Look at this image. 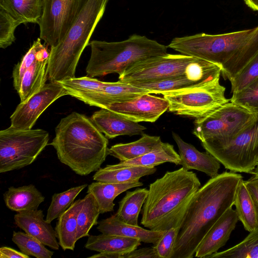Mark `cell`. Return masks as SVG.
I'll return each mask as SVG.
<instances>
[{
  "label": "cell",
  "mask_w": 258,
  "mask_h": 258,
  "mask_svg": "<svg viewBox=\"0 0 258 258\" xmlns=\"http://www.w3.org/2000/svg\"><path fill=\"white\" fill-rule=\"evenodd\" d=\"M242 176L224 172L211 177L196 192L185 214L171 258H192L208 231L233 206Z\"/></svg>",
  "instance_id": "1"
},
{
  "label": "cell",
  "mask_w": 258,
  "mask_h": 258,
  "mask_svg": "<svg viewBox=\"0 0 258 258\" xmlns=\"http://www.w3.org/2000/svg\"><path fill=\"white\" fill-rule=\"evenodd\" d=\"M167 47L180 54L220 65L222 75L229 81L258 52V26L221 34L201 33L176 37Z\"/></svg>",
  "instance_id": "2"
},
{
  "label": "cell",
  "mask_w": 258,
  "mask_h": 258,
  "mask_svg": "<svg viewBox=\"0 0 258 258\" xmlns=\"http://www.w3.org/2000/svg\"><path fill=\"white\" fill-rule=\"evenodd\" d=\"M201 185L197 174L182 167L167 171L150 184L141 224L153 231L181 227L187 207Z\"/></svg>",
  "instance_id": "3"
},
{
  "label": "cell",
  "mask_w": 258,
  "mask_h": 258,
  "mask_svg": "<svg viewBox=\"0 0 258 258\" xmlns=\"http://www.w3.org/2000/svg\"><path fill=\"white\" fill-rule=\"evenodd\" d=\"M49 145L61 163L81 176L97 171L109 155L108 139L90 118L76 112L60 120Z\"/></svg>",
  "instance_id": "4"
},
{
  "label": "cell",
  "mask_w": 258,
  "mask_h": 258,
  "mask_svg": "<svg viewBox=\"0 0 258 258\" xmlns=\"http://www.w3.org/2000/svg\"><path fill=\"white\" fill-rule=\"evenodd\" d=\"M110 0H80L75 19L63 39L50 48L47 79L58 82L75 77L81 54L102 19Z\"/></svg>",
  "instance_id": "5"
},
{
  "label": "cell",
  "mask_w": 258,
  "mask_h": 258,
  "mask_svg": "<svg viewBox=\"0 0 258 258\" xmlns=\"http://www.w3.org/2000/svg\"><path fill=\"white\" fill-rule=\"evenodd\" d=\"M91 55L86 69L89 77L122 74L142 60L167 53V46L146 36L133 34L117 42L93 40L89 43Z\"/></svg>",
  "instance_id": "6"
},
{
  "label": "cell",
  "mask_w": 258,
  "mask_h": 258,
  "mask_svg": "<svg viewBox=\"0 0 258 258\" xmlns=\"http://www.w3.org/2000/svg\"><path fill=\"white\" fill-rule=\"evenodd\" d=\"M221 75L193 87L164 92L168 110L175 114L194 118L205 117L230 101L225 96Z\"/></svg>",
  "instance_id": "7"
},
{
  "label": "cell",
  "mask_w": 258,
  "mask_h": 258,
  "mask_svg": "<svg viewBox=\"0 0 258 258\" xmlns=\"http://www.w3.org/2000/svg\"><path fill=\"white\" fill-rule=\"evenodd\" d=\"M258 110L231 101L203 118L195 119L192 134L201 142L230 140L252 126Z\"/></svg>",
  "instance_id": "8"
},
{
  "label": "cell",
  "mask_w": 258,
  "mask_h": 258,
  "mask_svg": "<svg viewBox=\"0 0 258 258\" xmlns=\"http://www.w3.org/2000/svg\"><path fill=\"white\" fill-rule=\"evenodd\" d=\"M48 133L42 129L22 130L10 126L0 131V173L32 164L48 145Z\"/></svg>",
  "instance_id": "9"
},
{
  "label": "cell",
  "mask_w": 258,
  "mask_h": 258,
  "mask_svg": "<svg viewBox=\"0 0 258 258\" xmlns=\"http://www.w3.org/2000/svg\"><path fill=\"white\" fill-rule=\"evenodd\" d=\"M201 144L225 168L251 174L258 163V118L252 126L230 140L206 141Z\"/></svg>",
  "instance_id": "10"
},
{
  "label": "cell",
  "mask_w": 258,
  "mask_h": 258,
  "mask_svg": "<svg viewBox=\"0 0 258 258\" xmlns=\"http://www.w3.org/2000/svg\"><path fill=\"white\" fill-rule=\"evenodd\" d=\"M196 57L166 53L151 57L134 64L119 75V81L135 83L185 76L188 64Z\"/></svg>",
  "instance_id": "11"
},
{
  "label": "cell",
  "mask_w": 258,
  "mask_h": 258,
  "mask_svg": "<svg viewBox=\"0 0 258 258\" xmlns=\"http://www.w3.org/2000/svg\"><path fill=\"white\" fill-rule=\"evenodd\" d=\"M80 0H42V13L38 24L40 38L50 48L64 37L76 16Z\"/></svg>",
  "instance_id": "12"
},
{
  "label": "cell",
  "mask_w": 258,
  "mask_h": 258,
  "mask_svg": "<svg viewBox=\"0 0 258 258\" xmlns=\"http://www.w3.org/2000/svg\"><path fill=\"white\" fill-rule=\"evenodd\" d=\"M68 95L58 82H50L24 102H20L10 117L11 126L29 130L43 111L59 98Z\"/></svg>",
  "instance_id": "13"
},
{
  "label": "cell",
  "mask_w": 258,
  "mask_h": 258,
  "mask_svg": "<svg viewBox=\"0 0 258 258\" xmlns=\"http://www.w3.org/2000/svg\"><path fill=\"white\" fill-rule=\"evenodd\" d=\"M169 108L163 97L146 93L127 101L113 103L107 106L120 116L136 122H155Z\"/></svg>",
  "instance_id": "14"
},
{
  "label": "cell",
  "mask_w": 258,
  "mask_h": 258,
  "mask_svg": "<svg viewBox=\"0 0 258 258\" xmlns=\"http://www.w3.org/2000/svg\"><path fill=\"white\" fill-rule=\"evenodd\" d=\"M149 93L144 89L118 81L105 82L98 92L78 96L76 98L90 106L106 108L109 104L131 100L141 95Z\"/></svg>",
  "instance_id": "15"
},
{
  "label": "cell",
  "mask_w": 258,
  "mask_h": 258,
  "mask_svg": "<svg viewBox=\"0 0 258 258\" xmlns=\"http://www.w3.org/2000/svg\"><path fill=\"white\" fill-rule=\"evenodd\" d=\"M239 220L235 210L228 209L214 223L204 237L196 251L195 256L207 257L225 245Z\"/></svg>",
  "instance_id": "16"
},
{
  "label": "cell",
  "mask_w": 258,
  "mask_h": 258,
  "mask_svg": "<svg viewBox=\"0 0 258 258\" xmlns=\"http://www.w3.org/2000/svg\"><path fill=\"white\" fill-rule=\"evenodd\" d=\"M141 241L138 238L102 233L89 235L85 247L99 252L88 258H123L137 249Z\"/></svg>",
  "instance_id": "17"
},
{
  "label": "cell",
  "mask_w": 258,
  "mask_h": 258,
  "mask_svg": "<svg viewBox=\"0 0 258 258\" xmlns=\"http://www.w3.org/2000/svg\"><path fill=\"white\" fill-rule=\"evenodd\" d=\"M41 210L18 212L14 215L15 223L29 235L38 239L45 246L58 250L59 244L56 239L55 229L50 223L44 219Z\"/></svg>",
  "instance_id": "18"
},
{
  "label": "cell",
  "mask_w": 258,
  "mask_h": 258,
  "mask_svg": "<svg viewBox=\"0 0 258 258\" xmlns=\"http://www.w3.org/2000/svg\"><path fill=\"white\" fill-rule=\"evenodd\" d=\"M90 119L107 139L120 136L142 135L147 129L139 122L126 119L106 108L95 112Z\"/></svg>",
  "instance_id": "19"
},
{
  "label": "cell",
  "mask_w": 258,
  "mask_h": 258,
  "mask_svg": "<svg viewBox=\"0 0 258 258\" xmlns=\"http://www.w3.org/2000/svg\"><path fill=\"white\" fill-rule=\"evenodd\" d=\"M172 136L181 158L179 165L183 168L201 171L211 178L218 175L220 162L215 157L207 151H199L192 145L184 141L176 133L172 132Z\"/></svg>",
  "instance_id": "20"
},
{
  "label": "cell",
  "mask_w": 258,
  "mask_h": 258,
  "mask_svg": "<svg viewBox=\"0 0 258 258\" xmlns=\"http://www.w3.org/2000/svg\"><path fill=\"white\" fill-rule=\"evenodd\" d=\"M97 229L101 233L139 239L146 243L155 244L164 231L145 229L140 226L127 224L115 215L98 222Z\"/></svg>",
  "instance_id": "21"
},
{
  "label": "cell",
  "mask_w": 258,
  "mask_h": 258,
  "mask_svg": "<svg viewBox=\"0 0 258 258\" xmlns=\"http://www.w3.org/2000/svg\"><path fill=\"white\" fill-rule=\"evenodd\" d=\"M6 206L17 212L37 210L44 197L33 184L10 187L3 194Z\"/></svg>",
  "instance_id": "22"
},
{
  "label": "cell",
  "mask_w": 258,
  "mask_h": 258,
  "mask_svg": "<svg viewBox=\"0 0 258 258\" xmlns=\"http://www.w3.org/2000/svg\"><path fill=\"white\" fill-rule=\"evenodd\" d=\"M49 54L50 50H47L24 73L18 92L21 102L26 101L45 85Z\"/></svg>",
  "instance_id": "23"
},
{
  "label": "cell",
  "mask_w": 258,
  "mask_h": 258,
  "mask_svg": "<svg viewBox=\"0 0 258 258\" xmlns=\"http://www.w3.org/2000/svg\"><path fill=\"white\" fill-rule=\"evenodd\" d=\"M83 199L74 202L57 219L55 230L58 243L63 250H74L77 242V217Z\"/></svg>",
  "instance_id": "24"
},
{
  "label": "cell",
  "mask_w": 258,
  "mask_h": 258,
  "mask_svg": "<svg viewBox=\"0 0 258 258\" xmlns=\"http://www.w3.org/2000/svg\"><path fill=\"white\" fill-rule=\"evenodd\" d=\"M141 182L127 183H104L93 182L88 185L87 193H91L99 205L100 214L114 210V199L123 192L132 188L141 186Z\"/></svg>",
  "instance_id": "25"
},
{
  "label": "cell",
  "mask_w": 258,
  "mask_h": 258,
  "mask_svg": "<svg viewBox=\"0 0 258 258\" xmlns=\"http://www.w3.org/2000/svg\"><path fill=\"white\" fill-rule=\"evenodd\" d=\"M180 155L174 149V146L168 143L162 142L155 150L136 158L115 164L109 165L113 168L132 166L155 167L166 162L179 165Z\"/></svg>",
  "instance_id": "26"
},
{
  "label": "cell",
  "mask_w": 258,
  "mask_h": 258,
  "mask_svg": "<svg viewBox=\"0 0 258 258\" xmlns=\"http://www.w3.org/2000/svg\"><path fill=\"white\" fill-rule=\"evenodd\" d=\"M155 167L132 166L113 168L107 165L100 168L94 174L93 179L104 183H127L139 181L144 176L154 174Z\"/></svg>",
  "instance_id": "27"
},
{
  "label": "cell",
  "mask_w": 258,
  "mask_h": 258,
  "mask_svg": "<svg viewBox=\"0 0 258 258\" xmlns=\"http://www.w3.org/2000/svg\"><path fill=\"white\" fill-rule=\"evenodd\" d=\"M162 142L160 137L144 133L136 141L113 145L109 148V155L118 159L120 162H124L155 150Z\"/></svg>",
  "instance_id": "28"
},
{
  "label": "cell",
  "mask_w": 258,
  "mask_h": 258,
  "mask_svg": "<svg viewBox=\"0 0 258 258\" xmlns=\"http://www.w3.org/2000/svg\"><path fill=\"white\" fill-rule=\"evenodd\" d=\"M233 205L239 220L250 232L258 227V214L252 197L242 179L237 187Z\"/></svg>",
  "instance_id": "29"
},
{
  "label": "cell",
  "mask_w": 258,
  "mask_h": 258,
  "mask_svg": "<svg viewBox=\"0 0 258 258\" xmlns=\"http://www.w3.org/2000/svg\"><path fill=\"white\" fill-rule=\"evenodd\" d=\"M0 8L21 24H38L42 13V0H0Z\"/></svg>",
  "instance_id": "30"
},
{
  "label": "cell",
  "mask_w": 258,
  "mask_h": 258,
  "mask_svg": "<svg viewBox=\"0 0 258 258\" xmlns=\"http://www.w3.org/2000/svg\"><path fill=\"white\" fill-rule=\"evenodd\" d=\"M148 194V189L146 188L127 191L118 203V209L115 215L127 224L138 226L139 215Z\"/></svg>",
  "instance_id": "31"
},
{
  "label": "cell",
  "mask_w": 258,
  "mask_h": 258,
  "mask_svg": "<svg viewBox=\"0 0 258 258\" xmlns=\"http://www.w3.org/2000/svg\"><path fill=\"white\" fill-rule=\"evenodd\" d=\"M82 199V205L77 217V240L89 235L92 227L98 224L100 214L97 202L91 193H87Z\"/></svg>",
  "instance_id": "32"
},
{
  "label": "cell",
  "mask_w": 258,
  "mask_h": 258,
  "mask_svg": "<svg viewBox=\"0 0 258 258\" xmlns=\"http://www.w3.org/2000/svg\"><path fill=\"white\" fill-rule=\"evenodd\" d=\"M207 258H258V227L239 243L220 252H215Z\"/></svg>",
  "instance_id": "33"
},
{
  "label": "cell",
  "mask_w": 258,
  "mask_h": 258,
  "mask_svg": "<svg viewBox=\"0 0 258 258\" xmlns=\"http://www.w3.org/2000/svg\"><path fill=\"white\" fill-rule=\"evenodd\" d=\"M87 184L71 187L67 190L53 195L48 208L45 220L51 223L58 218L74 202V200Z\"/></svg>",
  "instance_id": "34"
},
{
  "label": "cell",
  "mask_w": 258,
  "mask_h": 258,
  "mask_svg": "<svg viewBox=\"0 0 258 258\" xmlns=\"http://www.w3.org/2000/svg\"><path fill=\"white\" fill-rule=\"evenodd\" d=\"M130 84L144 89L150 94H162L164 92L189 88L198 85L189 80L184 76L150 82Z\"/></svg>",
  "instance_id": "35"
},
{
  "label": "cell",
  "mask_w": 258,
  "mask_h": 258,
  "mask_svg": "<svg viewBox=\"0 0 258 258\" xmlns=\"http://www.w3.org/2000/svg\"><path fill=\"white\" fill-rule=\"evenodd\" d=\"M41 40L38 38L33 42L28 51L23 56L21 61L14 68L12 73L13 85L17 92L19 91L23 77L26 70L48 50L47 45L43 44Z\"/></svg>",
  "instance_id": "36"
},
{
  "label": "cell",
  "mask_w": 258,
  "mask_h": 258,
  "mask_svg": "<svg viewBox=\"0 0 258 258\" xmlns=\"http://www.w3.org/2000/svg\"><path fill=\"white\" fill-rule=\"evenodd\" d=\"M12 241L23 253L37 258H51L54 252L34 237L26 233L13 231Z\"/></svg>",
  "instance_id": "37"
},
{
  "label": "cell",
  "mask_w": 258,
  "mask_h": 258,
  "mask_svg": "<svg viewBox=\"0 0 258 258\" xmlns=\"http://www.w3.org/2000/svg\"><path fill=\"white\" fill-rule=\"evenodd\" d=\"M58 82L66 90L68 95L76 98L79 95L98 92L103 87L105 82L86 76L74 77Z\"/></svg>",
  "instance_id": "38"
},
{
  "label": "cell",
  "mask_w": 258,
  "mask_h": 258,
  "mask_svg": "<svg viewBox=\"0 0 258 258\" xmlns=\"http://www.w3.org/2000/svg\"><path fill=\"white\" fill-rule=\"evenodd\" d=\"M258 79V52L229 81L231 92L234 93L248 86Z\"/></svg>",
  "instance_id": "39"
},
{
  "label": "cell",
  "mask_w": 258,
  "mask_h": 258,
  "mask_svg": "<svg viewBox=\"0 0 258 258\" xmlns=\"http://www.w3.org/2000/svg\"><path fill=\"white\" fill-rule=\"evenodd\" d=\"M21 24L5 10L0 8V47L6 48L15 42V31Z\"/></svg>",
  "instance_id": "40"
},
{
  "label": "cell",
  "mask_w": 258,
  "mask_h": 258,
  "mask_svg": "<svg viewBox=\"0 0 258 258\" xmlns=\"http://www.w3.org/2000/svg\"><path fill=\"white\" fill-rule=\"evenodd\" d=\"M230 100L253 109H258V79L242 90L232 93Z\"/></svg>",
  "instance_id": "41"
},
{
  "label": "cell",
  "mask_w": 258,
  "mask_h": 258,
  "mask_svg": "<svg viewBox=\"0 0 258 258\" xmlns=\"http://www.w3.org/2000/svg\"><path fill=\"white\" fill-rule=\"evenodd\" d=\"M180 226L172 227L165 231L154 244V247L158 258H171L173 246Z\"/></svg>",
  "instance_id": "42"
},
{
  "label": "cell",
  "mask_w": 258,
  "mask_h": 258,
  "mask_svg": "<svg viewBox=\"0 0 258 258\" xmlns=\"http://www.w3.org/2000/svg\"><path fill=\"white\" fill-rule=\"evenodd\" d=\"M123 258H158V256L152 246L137 248L124 255Z\"/></svg>",
  "instance_id": "43"
},
{
  "label": "cell",
  "mask_w": 258,
  "mask_h": 258,
  "mask_svg": "<svg viewBox=\"0 0 258 258\" xmlns=\"http://www.w3.org/2000/svg\"><path fill=\"white\" fill-rule=\"evenodd\" d=\"M30 258L21 251H18L14 248L8 246H1L0 248V258Z\"/></svg>",
  "instance_id": "44"
},
{
  "label": "cell",
  "mask_w": 258,
  "mask_h": 258,
  "mask_svg": "<svg viewBox=\"0 0 258 258\" xmlns=\"http://www.w3.org/2000/svg\"><path fill=\"white\" fill-rule=\"evenodd\" d=\"M245 183L252 197L258 214V185L248 179L245 181Z\"/></svg>",
  "instance_id": "45"
},
{
  "label": "cell",
  "mask_w": 258,
  "mask_h": 258,
  "mask_svg": "<svg viewBox=\"0 0 258 258\" xmlns=\"http://www.w3.org/2000/svg\"><path fill=\"white\" fill-rule=\"evenodd\" d=\"M245 4L253 11H258V0H243Z\"/></svg>",
  "instance_id": "46"
},
{
  "label": "cell",
  "mask_w": 258,
  "mask_h": 258,
  "mask_svg": "<svg viewBox=\"0 0 258 258\" xmlns=\"http://www.w3.org/2000/svg\"><path fill=\"white\" fill-rule=\"evenodd\" d=\"M251 174L252 175L248 180L255 182L258 185V169H255Z\"/></svg>",
  "instance_id": "47"
},
{
  "label": "cell",
  "mask_w": 258,
  "mask_h": 258,
  "mask_svg": "<svg viewBox=\"0 0 258 258\" xmlns=\"http://www.w3.org/2000/svg\"><path fill=\"white\" fill-rule=\"evenodd\" d=\"M255 169H258V163H257Z\"/></svg>",
  "instance_id": "48"
}]
</instances>
